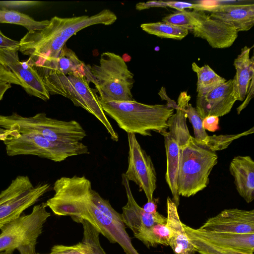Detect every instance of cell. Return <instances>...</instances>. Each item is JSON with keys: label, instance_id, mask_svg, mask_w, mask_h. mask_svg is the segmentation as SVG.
I'll list each match as a JSON object with an SVG mask.
<instances>
[{"label": "cell", "instance_id": "5b68a950", "mask_svg": "<svg viewBox=\"0 0 254 254\" xmlns=\"http://www.w3.org/2000/svg\"><path fill=\"white\" fill-rule=\"evenodd\" d=\"M217 162L216 152L198 144L191 135L189 141L180 149L178 194L189 197L206 188L209 175Z\"/></svg>", "mask_w": 254, "mask_h": 254}, {"label": "cell", "instance_id": "d6986e66", "mask_svg": "<svg viewBox=\"0 0 254 254\" xmlns=\"http://www.w3.org/2000/svg\"><path fill=\"white\" fill-rule=\"evenodd\" d=\"M211 18L223 22L238 32L247 31L254 25V4L214 3L207 10Z\"/></svg>", "mask_w": 254, "mask_h": 254}, {"label": "cell", "instance_id": "836d02e7", "mask_svg": "<svg viewBox=\"0 0 254 254\" xmlns=\"http://www.w3.org/2000/svg\"><path fill=\"white\" fill-rule=\"evenodd\" d=\"M167 7L182 11L186 8L194 9L195 10L206 11L208 4L201 3H192L177 1H165Z\"/></svg>", "mask_w": 254, "mask_h": 254}, {"label": "cell", "instance_id": "44dd1931", "mask_svg": "<svg viewBox=\"0 0 254 254\" xmlns=\"http://www.w3.org/2000/svg\"><path fill=\"white\" fill-rule=\"evenodd\" d=\"M177 208L172 199L168 197L166 225L170 232L169 246L175 254H194L197 252L196 250L184 229Z\"/></svg>", "mask_w": 254, "mask_h": 254}, {"label": "cell", "instance_id": "b9f144b4", "mask_svg": "<svg viewBox=\"0 0 254 254\" xmlns=\"http://www.w3.org/2000/svg\"><path fill=\"white\" fill-rule=\"evenodd\" d=\"M11 87V84L0 81V101L2 100L4 93L9 88Z\"/></svg>", "mask_w": 254, "mask_h": 254}, {"label": "cell", "instance_id": "f35d334b", "mask_svg": "<svg viewBox=\"0 0 254 254\" xmlns=\"http://www.w3.org/2000/svg\"><path fill=\"white\" fill-rule=\"evenodd\" d=\"M254 94V78H253L250 83L248 91L246 97L244 100L243 103L240 105L237 108V114L239 115L241 112L244 110L249 104L250 100L253 97Z\"/></svg>", "mask_w": 254, "mask_h": 254}, {"label": "cell", "instance_id": "83f0119b", "mask_svg": "<svg viewBox=\"0 0 254 254\" xmlns=\"http://www.w3.org/2000/svg\"><path fill=\"white\" fill-rule=\"evenodd\" d=\"M162 22L191 31L199 23L197 11L184 10L168 14L162 18Z\"/></svg>", "mask_w": 254, "mask_h": 254}, {"label": "cell", "instance_id": "277c9868", "mask_svg": "<svg viewBox=\"0 0 254 254\" xmlns=\"http://www.w3.org/2000/svg\"><path fill=\"white\" fill-rule=\"evenodd\" d=\"M50 95H60L93 115L104 126L112 140L119 135L104 112L96 89L91 88L84 75L79 72L64 74L53 72L40 76Z\"/></svg>", "mask_w": 254, "mask_h": 254}, {"label": "cell", "instance_id": "9c48e42d", "mask_svg": "<svg viewBox=\"0 0 254 254\" xmlns=\"http://www.w3.org/2000/svg\"><path fill=\"white\" fill-rule=\"evenodd\" d=\"M3 142L9 156L33 155L59 162L71 156L90 153L87 146L81 142L58 143L34 133L13 131Z\"/></svg>", "mask_w": 254, "mask_h": 254}, {"label": "cell", "instance_id": "30bf717a", "mask_svg": "<svg viewBox=\"0 0 254 254\" xmlns=\"http://www.w3.org/2000/svg\"><path fill=\"white\" fill-rule=\"evenodd\" d=\"M50 189L49 184L34 186L27 176H18L0 192V227L18 217Z\"/></svg>", "mask_w": 254, "mask_h": 254}, {"label": "cell", "instance_id": "52a82bcc", "mask_svg": "<svg viewBox=\"0 0 254 254\" xmlns=\"http://www.w3.org/2000/svg\"><path fill=\"white\" fill-rule=\"evenodd\" d=\"M90 72L100 101L134 100L131 93L134 75L120 56L103 53L99 64L90 65Z\"/></svg>", "mask_w": 254, "mask_h": 254}, {"label": "cell", "instance_id": "5bb4252c", "mask_svg": "<svg viewBox=\"0 0 254 254\" xmlns=\"http://www.w3.org/2000/svg\"><path fill=\"white\" fill-rule=\"evenodd\" d=\"M196 11L199 23L191 30L195 37L206 40L213 48L224 49L233 45L238 36L235 28L211 18L204 11Z\"/></svg>", "mask_w": 254, "mask_h": 254}, {"label": "cell", "instance_id": "3957f363", "mask_svg": "<svg viewBox=\"0 0 254 254\" xmlns=\"http://www.w3.org/2000/svg\"><path fill=\"white\" fill-rule=\"evenodd\" d=\"M106 115L115 121L127 133L151 136V131H167L168 121L174 110L166 104L147 105L135 100L100 101Z\"/></svg>", "mask_w": 254, "mask_h": 254}, {"label": "cell", "instance_id": "7402d4cb", "mask_svg": "<svg viewBox=\"0 0 254 254\" xmlns=\"http://www.w3.org/2000/svg\"><path fill=\"white\" fill-rule=\"evenodd\" d=\"M245 46L234 62L236 74L232 79V95L236 101L245 100L250 81L254 78V59L250 57L251 49Z\"/></svg>", "mask_w": 254, "mask_h": 254}, {"label": "cell", "instance_id": "603a6c76", "mask_svg": "<svg viewBox=\"0 0 254 254\" xmlns=\"http://www.w3.org/2000/svg\"><path fill=\"white\" fill-rule=\"evenodd\" d=\"M161 134L164 137L166 154L165 180L173 196L172 200L178 207L180 203V195L177 191V182L180 145L179 141L167 131L162 132Z\"/></svg>", "mask_w": 254, "mask_h": 254}, {"label": "cell", "instance_id": "60d3db41", "mask_svg": "<svg viewBox=\"0 0 254 254\" xmlns=\"http://www.w3.org/2000/svg\"><path fill=\"white\" fill-rule=\"evenodd\" d=\"M144 211L150 214H155L157 211V205L155 202L153 200L151 201H147L142 207Z\"/></svg>", "mask_w": 254, "mask_h": 254}, {"label": "cell", "instance_id": "f1b7e54d", "mask_svg": "<svg viewBox=\"0 0 254 254\" xmlns=\"http://www.w3.org/2000/svg\"><path fill=\"white\" fill-rule=\"evenodd\" d=\"M187 118L191 124L195 141L199 144L205 146L209 135L202 126V119L198 114L195 107L189 103L185 110Z\"/></svg>", "mask_w": 254, "mask_h": 254}, {"label": "cell", "instance_id": "e0dca14e", "mask_svg": "<svg viewBox=\"0 0 254 254\" xmlns=\"http://www.w3.org/2000/svg\"><path fill=\"white\" fill-rule=\"evenodd\" d=\"M188 236L211 244L254 254V234H233L194 229L183 223Z\"/></svg>", "mask_w": 254, "mask_h": 254}, {"label": "cell", "instance_id": "d6a6232c", "mask_svg": "<svg viewBox=\"0 0 254 254\" xmlns=\"http://www.w3.org/2000/svg\"><path fill=\"white\" fill-rule=\"evenodd\" d=\"M45 254H92V252L89 246L82 240L81 242L72 246L55 245L49 253Z\"/></svg>", "mask_w": 254, "mask_h": 254}, {"label": "cell", "instance_id": "8992f818", "mask_svg": "<svg viewBox=\"0 0 254 254\" xmlns=\"http://www.w3.org/2000/svg\"><path fill=\"white\" fill-rule=\"evenodd\" d=\"M0 127L19 133H34L53 142L74 143L81 142L86 136L77 121H65L49 117L45 113L24 117L17 113L0 115Z\"/></svg>", "mask_w": 254, "mask_h": 254}, {"label": "cell", "instance_id": "7c38bea8", "mask_svg": "<svg viewBox=\"0 0 254 254\" xmlns=\"http://www.w3.org/2000/svg\"><path fill=\"white\" fill-rule=\"evenodd\" d=\"M0 64L10 70L29 95L45 101L50 99L42 77L26 61H20L18 51L0 49Z\"/></svg>", "mask_w": 254, "mask_h": 254}, {"label": "cell", "instance_id": "ab89813d", "mask_svg": "<svg viewBox=\"0 0 254 254\" xmlns=\"http://www.w3.org/2000/svg\"><path fill=\"white\" fill-rule=\"evenodd\" d=\"M160 97L162 99V100H165L167 101L166 105L169 107L175 110L177 108V103L175 102L174 100L170 99L167 95L166 89L164 87H162L158 93Z\"/></svg>", "mask_w": 254, "mask_h": 254}, {"label": "cell", "instance_id": "ba28073f", "mask_svg": "<svg viewBox=\"0 0 254 254\" xmlns=\"http://www.w3.org/2000/svg\"><path fill=\"white\" fill-rule=\"evenodd\" d=\"M46 202L35 205L30 213L21 215L0 227V252L16 250L20 254H36L38 238L50 217Z\"/></svg>", "mask_w": 254, "mask_h": 254}, {"label": "cell", "instance_id": "4316f807", "mask_svg": "<svg viewBox=\"0 0 254 254\" xmlns=\"http://www.w3.org/2000/svg\"><path fill=\"white\" fill-rule=\"evenodd\" d=\"M169 230L166 224H157L142 232L136 239L149 248L158 245L169 246Z\"/></svg>", "mask_w": 254, "mask_h": 254}, {"label": "cell", "instance_id": "6da1fadb", "mask_svg": "<svg viewBox=\"0 0 254 254\" xmlns=\"http://www.w3.org/2000/svg\"><path fill=\"white\" fill-rule=\"evenodd\" d=\"M53 190L55 194L46 203L55 214L84 220L110 242L118 243L126 254H139L131 243L121 214L92 190L85 177H61L55 182Z\"/></svg>", "mask_w": 254, "mask_h": 254}, {"label": "cell", "instance_id": "cb8c5ba5", "mask_svg": "<svg viewBox=\"0 0 254 254\" xmlns=\"http://www.w3.org/2000/svg\"><path fill=\"white\" fill-rule=\"evenodd\" d=\"M192 69L196 73L197 94H204L224 83L225 78L217 74L208 65L199 66L195 63L192 64Z\"/></svg>", "mask_w": 254, "mask_h": 254}, {"label": "cell", "instance_id": "9a60e30c", "mask_svg": "<svg viewBox=\"0 0 254 254\" xmlns=\"http://www.w3.org/2000/svg\"><path fill=\"white\" fill-rule=\"evenodd\" d=\"M122 178L127 196V203L122 207V218L125 226L132 231L134 237L136 238L142 232L157 224H166V217L158 212L150 214L144 211L134 199L129 181L124 173L122 174Z\"/></svg>", "mask_w": 254, "mask_h": 254}, {"label": "cell", "instance_id": "8d00e7d4", "mask_svg": "<svg viewBox=\"0 0 254 254\" xmlns=\"http://www.w3.org/2000/svg\"><path fill=\"white\" fill-rule=\"evenodd\" d=\"M202 126L204 129L209 131L214 132L219 128V117L215 116H208L202 119Z\"/></svg>", "mask_w": 254, "mask_h": 254}, {"label": "cell", "instance_id": "d590c367", "mask_svg": "<svg viewBox=\"0 0 254 254\" xmlns=\"http://www.w3.org/2000/svg\"><path fill=\"white\" fill-rule=\"evenodd\" d=\"M0 81L21 86L19 80L8 69L0 64Z\"/></svg>", "mask_w": 254, "mask_h": 254}, {"label": "cell", "instance_id": "1f68e13d", "mask_svg": "<svg viewBox=\"0 0 254 254\" xmlns=\"http://www.w3.org/2000/svg\"><path fill=\"white\" fill-rule=\"evenodd\" d=\"M84 241L90 247L92 254H107L99 241L100 233L92 225L85 223L83 225Z\"/></svg>", "mask_w": 254, "mask_h": 254}, {"label": "cell", "instance_id": "d4e9b609", "mask_svg": "<svg viewBox=\"0 0 254 254\" xmlns=\"http://www.w3.org/2000/svg\"><path fill=\"white\" fill-rule=\"evenodd\" d=\"M49 22L48 20L36 21L29 15L17 11L0 9V23L21 25L28 31L43 29Z\"/></svg>", "mask_w": 254, "mask_h": 254}, {"label": "cell", "instance_id": "7bdbcfd3", "mask_svg": "<svg viewBox=\"0 0 254 254\" xmlns=\"http://www.w3.org/2000/svg\"><path fill=\"white\" fill-rule=\"evenodd\" d=\"M12 132V130H6L0 127V140L3 141L11 135Z\"/></svg>", "mask_w": 254, "mask_h": 254}, {"label": "cell", "instance_id": "f546056e", "mask_svg": "<svg viewBox=\"0 0 254 254\" xmlns=\"http://www.w3.org/2000/svg\"><path fill=\"white\" fill-rule=\"evenodd\" d=\"M254 127L240 133L234 134H220L209 136L204 146L217 151L227 148L235 140L254 132Z\"/></svg>", "mask_w": 254, "mask_h": 254}, {"label": "cell", "instance_id": "ac0fdd59", "mask_svg": "<svg viewBox=\"0 0 254 254\" xmlns=\"http://www.w3.org/2000/svg\"><path fill=\"white\" fill-rule=\"evenodd\" d=\"M26 62L40 76L53 72L64 74L79 72L84 75L89 83L92 82L90 65L86 64L80 60L75 53L65 45L56 58L48 59L35 63Z\"/></svg>", "mask_w": 254, "mask_h": 254}, {"label": "cell", "instance_id": "e575fe53", "mask_svg": "<svg viewBox=\"0 0 254 254\" xmlns=\"http://www.w3.org/2000/svg\"><path fill=\"white\" fill-rule=\"evenodd\" d=\"M19 46V41L6 37L0 30V49L18 51Z\"/></svg>", "mask_w": 254, "mask_h": 254}, {"label": "cell", "instance_id": "ffe728a7", "mask_svg": "<svg viewBox=\"0 0 254 254\" xmlns=\"http://www.w3.org/2000/svg\"><path fill=\"white\" fill-rule=\"evenodd\" d=\"M230 174L239 195L247 203L254 199V161L249 156H237L231 161Z\"/></svg>", "mask_w": 254, "mask_h": 254}, {"label": "cell", "instance_id": "4fadbf2b", "mask_svg": "<svg viewBox=\"0 0 254 254\" xmlns=\"http://www.w3.org/2000/svg\"><path fill=\"white\" fill-rule=\"evenodd\" d=\"M199 229L233 234H254V210L224 209L209 218Z\"/></svg>", "mask_w": 254, "mask_h": 254}, {"label": "cell", "instance_id": "8fae6325", "mask_svg": "<svg viewBox=\"0 0 254 254\" xmlns=\"http://www.w3.org/2000/svg\"><path fill=\"white\" fill-rule=\"evenodd\" d=\"M128 144V166L124 175L144 192L147 201L153 200L156 189V173L149 155L142 149L135 134L127 133Z\"/></svg>", "mask_w": 254, "mask_h": 254}, {"label": "cell", "instance_id": "484cf974", "mask_svg": "<svg viewBox=\"0 0 254 254\" xmlns=\"http://www.w3.org/2000/svg\"><path fill=\"white\" fill-rule=\"evenodd\" d=\"M140 27L146 33L162 38L181 40L189 33L187 29L163 22L143 23Z\"/></svg>", "mask_w": 254, "mask_h": 254}, {"label": "cell", "instance_id": "74e56055", "mask_svg": "<svg viewBox=\"0 0 254 254\" xmlns=\"http://www.w3.org/2000/svg\"><path fill=\"white\" fill-rule=\"evenodd\" d=\"M167 7L165 1L153 0L146 2H139L135 5L136 9L142 10L149 9L151 7Z\"/></svg>", "mask_w": 254, "mask_h": 254}, {"label": "cell", "instance_id": "7a4b0ae2", "mask_svg": "<svg viewBox=\"0 0 254 254\" xmlns=\"http://www.w3.org/2000/svg\"><path fill=\"white\" fill-rule=\"evenodd\" d=\"M117 20L116 14L109 9L90 16H55L44 28L28 31L19 41V51L29 57V63L56 58L66 41L80 30L96 24L111 25Z\"/></svg>", "mask_w": 254, "mask_h": 254}, {"label": "cell", "instance_id": "ee69618b", "mask_svg": "<svg viewBox=\"0 0 254 254\" xmlns=\"http://www.w3.org/2000/svg\"><path fill=\"white\" fill-rule=\"evenodd\" d=\"M13 252L8 251H5L0 252V254H12Z\"/></svg>", "mask_w": 254, "mask_h": 254}, {"label": "cell", "instance_id": "4dcf8cb0", "mask_svg": "<svg viewBox=\"0 0 254 254\" xmlns=\"http://www.w3.org/2000/svg\"><path fill=\"white\" fill-rule=\"evenodd\" d=\"M199 254H251L232 249L215 246L198 239L188 236Z\"/></svg>", "mask_w": 254, "mask_h": 254}, {"label": "cell", "instance_id": "2e32d148", "mask_svg": "<svg viewBox=\"0 0 254 254\" xmlns=\"http://www.w3.org/2000/svg\"><path fill=\"white\" fill-rule=\"evenodd\" d=\"M236 100L232 95V79L204 94H197L195 109L203 119L208 116L218 117L228 114Z\"/></svg>", "mask_w": 254, "mask_h": 254}]
</instances>
